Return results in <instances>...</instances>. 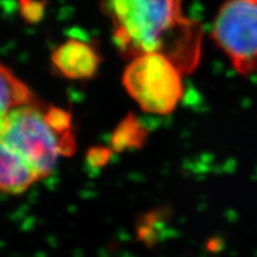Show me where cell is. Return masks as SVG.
<instances>
[{
  "label": "cell",
  "instance_id": "6da1fadb",
  "mask_svg": "<svg viewBox=\"0 0 257 257\" xmlns=\"http://www.w3.org/2000/svg\"><path fill=\"white\" fill-rule=\"evenodd\" d=\"M184 0H105L114 28V43L124 57L147 53L165 55L181 73L198 66L201 25L185 17Z\"/></svg>",
  "mask_w": 257,
  "mask_h": 257
},
{
  "label": "cell",
  "instance_id": "7a4b0ae2",
  "mask_svg": "<svg viewBox=\"0 0 257 257\" xmlns=\"http://www.w3.org/2000/svg\"><path fill=\"white\" fill-rule=\"evenodd\" d=\"M2 140L14 149L40 179L53 174L61 155H68L63 140L48 124L37 104L23 105L10 112Z\"/></svg>",
  "mask_w": 257,
  "mask_h": 257
},
{
  "label": "cell",
  "instance_id": "3957f363",
  "mask_svg": "<svg viewBox=\"0 0 257 257\" xmlns=\"http://www.w3.org/2000/svg\"><path fill=\"white\" fill-rule=\"evenodd\" d=\"M181 72L159 53H147L131 61L123 83L128 94L148 113L168 114L182 96Z\"/></svg>",
  "mask_w": 257,
  "mask_h": 257
},
{
  "label": "cell",
  "instance_id": "277c9868",
  "mask_svg": "<svg viewBox=\"0 0 257 257\" xmlns=\"http://www.w3.org/2000/svg\"><path fill=\"white\" fill-rule=\"evenodd\" d=\"M212 37L239 74L257 72V0H226L214 18Z\"/></svg>",
  "mask_w": 257,
  "mask_h": 257
},
{
  "label": "cell",
  "instance_id": "5b68a950",
  "mask_svg": "<svg viewBox=\"0 0 257 257\" xmlns=\"http://www.w3.org/2000/svg\"><path fill=\"white\" fill-rule=\"evenodd\" d=\"M101 57L95 46L70 38L54 50L51 63L59 75L72 80H88L95 76Z\"/></svg>",
  "mask_w": 257,
  "mask_h": 257
},
{
  "label": "cell",
  "instance_id": "8992f818",
  "mask_svg": "<svg viewBox=\"0 0 257 257\" xmlns=\"http://www.w3.org/2000/svg\"><path fill=\"white\" fill-rule=\"evenodd\" d=\"M38 180L36 172L0 138V192L21 194Z\"/></svg>",
  "mask_w": 257,
  "mask_h": 257
},
{
  "label": "cell",
  "instance_id": "52a82bcc",
  "mask_svg": "<svg viewBox=\"0 0 257 257\" xmlns=\"http://www.w3.org/2000/svg\"><path fill=\"white\" fill-rule=\"evenodd\" d=\"M30 104H37L34 93L11 69L0 63V138L10 112L19 106Z\"/></svg>",
  "mask_w": 257,
  "mask_h": 257
},
{
  "label": "cell",
  "instance_id": "ba28073f",
  "mask_svg": "<svg viewBox=\"0 0 257 257\" xmlns=\"http://www.w3.org/2000/svg\"><path fill=\"white\" fill-rule=\"evenodd\" d=\"M148 133L136 115L130 113L117 125L111 136L112 149L115 153L140 149L146 143Z\"/></svg>",
  "mask_w": 257,
  "mask_h": 257
},
{
  "label": "cell",
  "instance_id": "9c48e42d",
  "mask_svg": "<svg viewBox=\"0 0 257 257\" xmlns=\"http://www.w3.org/2000/svg\"><path fill=\"white\" fill-rule=\"evenodd\" d=\"M46 0H19V12L28 23H38L46 14Z\"/></svg>",
  "mask_w": 257,
  "mask_h": 257
},
{
  "label": "cell",
  "instance_id": "30bf717a",
  "mask_svg": "<svg viewBox=\"0 0 257 257\" xmlns=\"http://www.w3.org/2000/svg\"><path fill=\"white\" fill-rule=\"evenodd\" d=\"M108 156H110V152L107 149H104V148H93L92 150H89L88 154L89 161L95 163V165L106 162Z\"/></svg>",
  "mask_w": 257,
  "mask_h": 257
}]
</instances>
